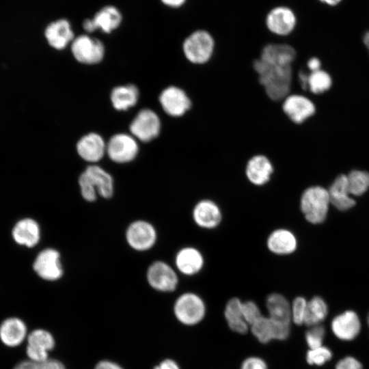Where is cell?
<instances>
[{
	"label": "cell",
	"instance_id": "6da1fadb",
	"mask_svg": "<svg viewBox=\"0 0 369 369\" xmlns=\"http://www.w3.org/2000/svg\"><path fill=\"white\" fill-rule=\"evenodd\" d=\"M253 67L258 82L271 100L282 102L292 92L295 77L293 65L267 63L257 57L253 62Z\"/></svg>",
	"mask_w": 369,
	"mask_h": 369
},
{
	"label": "cell",
	"instance_id": "7a4b0ae2",
	"mask_svg": "<svg viewBox=\"0 0 369 369\" xmlns=\"http://www.w3.org/2000/svg\"><path fill=\"white\" fill-rule=\"evenodd\" d=\"M79 185L83 198L94 202L99 195L110 198L113 194V180L109 173L98 165H89L80 175Z\"/></svg>",
	"mask_w": 369,
	"mask_h": 369
},
{
	"label": "cell",
	"instance_id": "3957f363",
	"mask_svg": "<svg viewBox=\"0 0 369 369\" xmlns=\"http://www.w3.org/2000/svg\"><path fill=\"white\" fill-rule=\"evenodd\" d=\"M181 47L184 57L189 63L201 66L211 60L215 51L216 42L210 31L199 29L184 37Z\"/></svg>",
	"mask_w": 369,
	"mask_h": 369
},
{
	"label": "cell",
	"instance_id": "277c9868",
	"mask_svg": "<svg viewBox=\"0 0 369 369\" xmlns=\"http://www.w3.org/2000/svg\"><path fill=\"white\" fill-rule=\"evenodd\" d=\"M329 203L327 189L320 186H312L303 191L300 208L308 222L318 224L325 221Z\"/></svg>",
	"mask_w": 369,
	"mask_h": 369
},
{
	"label": "cell",
	"instance_id": "5b68a950",
	"mask_svg": "<svg viewBox=\"0 0 369 369\" xmlns=\"http://www.w3.org/2000/svg\"><path fill=\"white\" fill-rule=\"evenodd\" d=\"M173 311L176 318L181 324L193 326L201 323L206 314V306L203 299L197 293L186 292L176 299Z\"/></svg>",
	"mask_w": 369,
	"mask_h": 369
},
{
	"label": "cell",
	"instance_id": "8992f818",
	"mask_svg": "<svg viewBox=\"0 0 369 369\" xmlns=\"http://www.w3.org/2000/svg\"><path fill=\"white\" fill-rule=\"evenodd\" d=\"M282 109L287 118L295 125H302L313 118L316 113V105L308 94L293 92L282 102Z\"/></svg>",
	"mask_w": 369,
	"mask_h": 369
},
{
	"label": "cell",
	"instance_id": "52a82bcc",
	"mask_svg": "<svg viewBox=\"0 0 369 369\" xmlns=\"http://www.w3.org/2000/svg\"><path fill=\"white\" fill-rule=\"evenodd\" d=\"M159 102L164 114L175 119L184 117L192 108V100L187 92L176 85L161 90Z\"/></svg>",
	"mask_w": 369,
	"mask_h": 369
},
{
	"label": "cell",
	"instance_id": "ba28073f",
	"mask_svg": "<svg viewBox=\"0 0 369 369\" xmlns=\"http://www.w3.org/2000/svg\"><path fill=\"white\" fill-rule=\"evenodd\" d=\"M70 50L78 62L89 65L100 62L105 53L102 42L88 34L75 37L70 44Z\"/></svg>",
	"mask_w": 369,
	"mask_h": 369
},
{
	"label": "cell",
	"instance_id": "9c48e42d",
	"mask_svg": "<svg viewBox=\"0 0 369 369\" xmlns=\"http://www.w3.org/2000/svg\"><path fill=\"white\" fill-rule=\"evenodd\" d=\"M131 135L142 142H148L157 138L162 130V121L153 110H140L131 122Z\"/></svg>",
	"mask_w": 369,
	"mask_h": 369
},
{
	"label": "cell",
	"instance_id": "30bf717a",
	"mask_svg": "<svg viewBox=\"0 0 369 369\" xmlns=\"http://www.w3.org/2000/svg\"><path fill=\"white\" fill-rule=\"evenodd\" d=\"M122 20L120 10L114 5H107L102 7L92 18L85 19L82 27L87 33L97 30L111 33L121 25Z\"/></svg>",
	"mask_w": 369,
	"mask_h": 369
},
{
	"label": "cell",
	"instance_id": "8fae6325",
	"mask_svg": "<svg viewBox=\"0 0 369 369\" xmlns=\"http://www.w3.org/2000/svg\"><path fill=\"white\" fill-rule=\"evenodd\" d=\"M149 285L162 292H171L178 287L179 279L177 272L169 264L157 260L152 262L146 273Z\"/></svg>",
	"mask_w": 369,
	"mask_h": 369
},
{
	"label": "cell",
	"instance_id": "7c38bea8",
	"mask_svg": "<svg viewBox=\"0 0 369 369\" xmlns=\"http://www.w3.org/2000/svg\"><path fill=\"white\" fill-rule=\"evenodd\" d=\"M275 173L273 163L270 159L262 154L251 156L247 161L244 174L247 182L256 187L269 184Z\"/></svg>",
	"mask_w": 369,
	"mask_h": 369
},
{
	"label": "cell",
	"instance_id": "4fadbf2b",
	"mask_svg": "<svg viewBox=\"0 0 369 369\" xmlns=\"http://www.w3.org/2000/svg\"><path fill=\"white\" fill-rule=\"evenodd\" d=\"M139 152L136 139L131 135L118 133L113 135L107 144L106 153L117 163H126L135 159Z\"/></svg>",
	"mask_w": 369,
	"mask_h": 369
},
{
	"label": "cell",
	"instance_id": "5bb4252c",
	"mask_svg": "<svg viewBox=\"0 0 369 369\" xmlns=\"http://www.w3.org/2000/svg\"><path fill=\"white\" fill-rule=\"evenodd\" d=\"M126 240L134 250L144 251L150 249L156 243L157 233L150 223L144 220L132 222L126 230Z\"/></svg>",
	"mask_w": 369,
	"mask_h": 369
},
{
	"label": "cell",
	"instance_id": "9a60e30c",
	"mask_svg": "<svg viewBox=\"0 0 369 369\" xmlns=\"http://www.w3.org/2000/svg\"><path fill=\"white\" fill-rule=\"evenodd\" d=\"M33 269L44 280L50 282L58 280L64 274L59 252L53 248L42 250L33 261Z\"/></svg>",
	"mask_w": 369,
	"mask_h": 369
},
{
	"label": "cell",
	"instance_id": "2e32d148",
	"mask_svg": "<svg viewBox=\"0 0 369 369\" xmlns=\"http://www.w3.org/2000/svg\"><path fill=\"white\" fill-rule=\"evenodd\" d=\"M265 23L268 31L273 36L287 38L296 27L297 18L290 8L279 6L268 13Z\"/></svg>",
	"mask_w": 369,
	"mask_h": 369
},
{
	"label": "cell",
	"instance_id": "e0dca14e",
	"mask_svg": "<svg viewBox=\"0 0 369 369\" xmlns=\"http://www.w3.org/2000/svg\"><path fill=\"white\" fill-rule=\"evenodd\" d=\"M55 345V340L51 332L43 329L33 330L27 337L25 352L28 359L38 363L46 361Z\"/></svg>",
	"mask_w": 369,
	"mask_h": 369
},
{
	"label": "cell",
	"instance_id": "ac0fdd59",
	"mask_svg": "<svg viewBox=\"0 0 369 369\" xmlns=\"http://www.w3.org/2000/svg\"><path fill=\"white\" fill-rule=\"evenodd\" d=\"M43 36L48 45L57 51L70 45L75 38L70 21L63 18L48 22L44 27Z\"/></svg>",
	"mask_w": 369,
	"mask_h": 369
},
{
	"label": "cell",
	"instance_id": "d6986e66",
	"mask_svg": "<svg viewBox=\"0 0 369 369\" xmlns=\"http://www.w3.org/2000/svg\"><path fill=\"white\" fill-rule=\"evenodd\" d=\"M249 329L258 341L262 344L274 340H284L290 333V326L277 323L264 315L251 324Z\"/></svg>",
	"mask_w": 369,
	"mask_h": 369
},
{
	"label": "cell",
	"instance_id": "ffe728a7",
	"mask_svg": "<svg viewBox=\"0 0 369 369\" xmlns=\"http://www.w3.org/2000/svg\"><path fill=\"white\" fill-rule=\"evenodd\" d=\"M194 223L205 230H213L221 223L223 215L219 205L210 199L199 200L192 210Z\"/></svg>",
	"mask_w": 369,
	"mask_h": 369
},
{
	"label": "cell",
	"instance_id": "44dd1931",
	"mask_svg": "<svg viewBox=\"0 0 369 369\" xmlns=\"http://www.w3.org/2000/svg\"><path fill=\"white\" fill-rule=\"evenodd\" d=\"M174 262L179 273L186 276H193L202 270L204 258L197 248L187 246L178 251Z\"/></svg>",
	"mask_w": 369,
	"mask_h": 369
},
{
	"label": "cell",
	"instance_id": "7402d4cb",
	"mask_svg": "<svg viewBox=\"0 0 369 369\" xmlns=\"http://www.w3.org/2000/svg\"><path fill=\"white\" fill-rule=\"evenodd\" d=\"M76 148L82 159L90 163H96L106 153L107 144L98 133H90L79 139Z\"/></svg>",
	"mask_w": 369,
	"mask_h": 369
},
{
	"label": "cell",
	"instance_id": "603a6c76",
	"mask_svg": "<svg viewBox=\"0 0 369 369\" xmlns=\"http://www.w3.org/2000/svg\"><path fill=\"white\" fill-rule=\"evenodd\" d=\"M27 337V325L18 317L7 318L0 324V340L8 347L20 345Z\"/></svg>",
	"mask_w": 369,
	"mask_h": 369
},
{
	"label": "cell",
	"instance_id": "cb8c5ba5",
	"mask_svg": "<svg viewBox=\"0 0 369 369\" xmlns=\"http://www.w3.org/2000/svg\"><path fill=\"white\" fill-rule=\"evenodd\" d=\"M266 245L271 253L277 256H286L296 250L297 241L291 231L280 228L270 232Z\"/></svg>",
	"mask_w": 369,
	"mask_h": 369
},
{
	"label": "cell",
	"instance_id": "d4e9b609",
	"mask_svg": "<svg viewBox=\"0 0 369 369\" xmlns=\"http://www.w3.org/2000/svg\"><path fill=\"white\" fill-rule=\"evenodd\" d=\"M14 241L18 245L31 248L39 243L41 237L38 222L31 218L18 221L12 231Z\"/></svg>",
	"mask_w": 369,
	"mask_h": 369
},
{
	"label": "cell",
	"instance_id": "484cf974",
	"mask_svg": "<svg viewBox=\"0 0 369 369\" xmlns=\"http://www.w3.org/2000/svg\"><path fill=\"white\" fill-rule=\"evenodd\" d=\"M361 324L355 312L346 311L336 316L331 323V329L336 337L343 340H351L359 334Z\"/></svg>",
	"mask_w": 369,
	"mask_h": 369
},
{
	"label": "cell",
	"instance_id": "4316f807",
	"mask_svg": "<svg viewBox=\"0 0 369 369\" xmlns=\"http://www.w3.org/2000/svg\"><path fill=\"white\" fill-rule=\"evenodd\" d=\"M268 316L273 321L290 326L292 323L291 304L281 293L269 294L265 301Z\"/></svg>",
	"mask_w": 369,
	"mask_h": 369
},
{
	"label": "cell",
	"instance_id": "83f0119b",
	"mask_svg": "<svg viewBox=\"0 0 369 369\" xmlns=\"http://www.w3.org/2000/svg\"><path fill=\"white\" fill-rule=\"evenodd\" d=\"M327 191L330 203L340 210H348L355 204L349 196L346 175L338 176Z\"/></svg>",
	"mask_w": 369,
	"mask_h": 369
},
{
	"label": "cell",
	"instance_id": "f1b7e54d",
	"mask_svg": "<svg viewBox=\"0 0 369 369\" xmlns=\"http://www.w3.org/2000/svg\"><path fill=\"white\" fill-rule=\"evenodd\" d=\"M243 301L238 297H232L226 303L223 315L231 331L245 334L249 326L245 320L242 311Z\"/></svg>",
	"mask_w": 369,
	"mask_h": 369
},
{
	"label": "cell",
	"instance_id": "f546056e",
	"mask_svg": "<svg viewBox=\"0 0 369 369\" xmlns=\"http://www.w3.org/2000/svg\"><path fill=\"white\" fill-rule=\"evenodd\" d=\"M139 96L137 87L134 84L119 85L111 92L113 107L118 111H126L136 105Z\"/></svg>",
	"mask_w": 369,
	"mask_h": 369
},
{
	"label": "cell",
	"instance_id": "4dcf8cb0",
	"mask_svg": "<svg viewBox=\"0 0 369 369\" xmlns=\"http://www.w3.org/2000/svg\"><path fill=\"white\" fill-rule=\"evenodd\" d=\"M333 84L331 76L320 69L309 72L308 90L305 94L320 95L330 90Z\"/></svg>",
	"mask_w": 369,
	"mask_h": 369
},
{
	"label": "cell",
	"instance_id": "1f68e13d",
	"mask_svg": "<svg viewBox=\"0 0 369 369\" xmlns=\"http://www.w3.org/2000/svg\"><path fill=\"white\" fill-rule=\"evenodd\" d=\"M327 314V306L324 300L314 297L308 301L304 325L312 327L319 325Z\"/></svg>",
	"mask_w": 369,
	"mask_h": 369
},
{
	"label": "cell",
	"instance_id": "d6a6232c",
	"mask_svg": "<svg viewBox=\"0 0 369 369\" xmlns=\"http://www.w3.org/2000/svg\"><path fill=\"white\" fill-rule=\"evenodd\" d=\"M347 176L349 193L353 195H361L369 189V173L361 170H353Z\"/></svg>",
	"mask_w": 369,
	"mask_h": 369
},
{
	"label": "cell",
	"instance_id": "836d02e7",
	"mask_svg": "<svg viewBox=\"0 0 369 369\" xmlns=\"http://www.w3.org/2000/svg\"><path fill=\"white\" fill-rule=\"evenodd\" d=\"M331 357V351L328 348L321 346L310 348L306 354V361L310 365L321 366L330 360Z\"/></svg>",
	"mask_w": 369,
	"mask_h": 369
},
{
	"label": "cell",
	"instance_id": "e575fe53",
	"mask_svg": "<svg viewBox=\"0 0 369 369\" xmlns=\"http://www.w3.org/2000/svg\"><path fill=\"white\" fill-rule=\"evenodd\" d=\"M307 300L303 297H297L291 303L292 322L297 325L304 324L307 310Z\"/></svg>",
	"mask_w": 369,
	"mask_h": 369
},
{
	"label": "cell",
	"instance_id": "d590c367",
	"mask_svg": "<svg viewBox=\"0 0 369 369\" xmlns=\"http://www.w3.org/2000/svg\"><path fill=\"white\" fill-rule=\"evenodd\" d=\"M325 333V328L320 325L310 327L305 335V341L309 348H315L323 346Z\"/></svg>",
	"mask_w": 369,
	"mask_h": 369
},
{
	"label": "cell",
	"instance_id": "8d00e7d4",
	"mask_svg": "<svg viewBox=\"0 0 369 369\" xmlns=\"http://www.w3.org/2000/svg\"><path fill=\"white\" fill-rule=\"evenodd\" d=\"M242 311L244 319L249 327L263 315L257 303L251 300L243 301Z\"/></svg>",
	"mask_w": 369,
	"mask_h": 369
},
{
	"label": "cell",
	"instance_id": "74e56055",
	"mask_svg": "<svg viewBox=\"0 0 369 369\" xmlns=\"http://www.w3.org/2000/svg\"><path fill=\"white\" fill-rule=\"evenodd\" d=\"M240 369H268L266 361L260 357H248L242 362Z\"/></svg>",
	"mask_w": 369,
	"mask_h": 369
},
{
	"label": "cell",
	"instance_id": "f35d334b",
	"mask_svg": "<svg viewBox=\"0 0 369 369\" xmlns=\"http://www.w3.org/2000/svg\"><path fill=\"white\" fill-rule=\"evenodd\" d=\"M336 369H362V367L360 362L354 357H346L337 364Z\"/></svg>",
	"mask_w": 369,
	"mask_h": 369
},
{
	"label": "cell",
	"instance_id": "ab89813d",
	"mask_svg": "<svg viewBox=\"0 0 369 369\" xmlns=\"http://www.w3.org/2000/svg\"><path fill=\"white\" fill-rule=\"evenodd\" d=\"M322 62L320 59L316 56H311L308 57L303 65L299 67L305 68L309 72H314L322 69Z\"/></svg>",
	"mask_w": 369,
	"mask_h": 369
},
{
	"label": "cell",
	"instance_id": "60d3db41",
	"mask_svg": "<svg viewBox=\"0 0 369 369\" xmlns=\"http://www.w3.org/2000/svg\"><path fill=\"white\" fill-rule=\"evenodd\" d=\"M40 369H66L64 364L55 359L49 358L40 363Z\"/></svg>",
	"mask_w": 369,
	"mask_h": 369
},
{
	"label": "cell",
	"instance_id": "b9f144b4",
	"mask_svg": "<svg viewBox=\"0 0 369 369\" xmlns=\"http://www.w3.org/2000/svg\"><path fill=\"white\" fill-rule=\"evenodd\" d=\"M153 369H180L176 361L172 359H165L156 365Z\"/></svg>",
	"mask_w": 369,
	"mask_h": 369
},
{
	"label": "cell",
	"instance_id": "7bdbcfd3",
	"mask_svg": "<svg viewBox=\"0 0 369 369\" xmlns=\"http://www.w3.org/2000/svg\"><path fill=\"white\" fill-rule=\"evenodd\" d=\"M94 369H124L118 364L109 360H102L96 364Z\"/></svg>",
	"mask_w": 369,
	"mask_h": 369
},
{
	"label": "cell",
	"instance_id": "ee69618b",
	"mask_svg": "<svg viewBox=\"0 0 369 369\" xmlns=\"http://www.w3.org/2000/svg\"><path fill=\"white\" fill-rule=\"evenodd\" d=\"M13 369H40V363L24 360L18 363Z\"/></svg>",
	"mask_w": 369,
	"mask_h": 369
},
{
	"label": "cell",
	"instance_id": "f6af8a7d",
	"mask_svg": "<svg viewBox=\"0 0 369 369\" xmlns=\"http://www.w3.org/2000/svg\"><path fill=\"white\" fill-rule=\"evenodd\" d=\"M161 2L167 7L178 8L183 5L186 0H160Z\"/></svg>",
	"mask_w": 369,
	"mask_h": 369
},
{
	"label": "cell",
	"instance_id": "bcb514c9",
	"mask_svg": "<svg viewBox=\"0 0 369 369\" xmlns=\"http://www.w3.org/2000/svg\"><path fill=\"white\" fill-rule=\"evenodd\" d=\"M320 2L329 6H336L340 3L342 0H318Z\"/></svg>",
	"mask_w": 369,
	"mask_h": 369
},
{
	"label": "cell",
	"instance_id": "7dc6e473",
	"mask_svg": "<svg viewBox=\"0 0 369 369\" xmlns=\"http://www.w3.org/2000/svg\"><path fill=\"white\" fill-rule=\"evenodd\" d=\"M368 326H369V314H368Z\"/></svg>",
	"mask_w": 369,
	"mask_h": 369
}]
</instances>
